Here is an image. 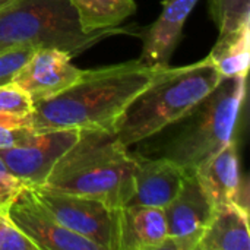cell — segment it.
<instances>
[{"mask_svg":"<svg viewBox=\"0 0 250 250\" xmlns=\"http://www.w3.org/2000/svg\"><path fill=\"white\" fill-rule=\"evenodd\" d=\"M32 45H16L0 51V85L13 81L16 72L23 66V63L34 53Z\"/></svg>","mask_w":250,"mask_h":250,"instance_id":"cell-21","label":"cell"},{"mask_svg":"<svg viewBox=\"0 0 250 250\" xmlns=\"http://www.w3.org/2000/svg\"><path fill=\"white\" fill-rule=\"evenodd\" d=\"M120 28L85 34L70 0H15L0 9V51L16 45L57 48L72 59Z\"/></svg>","mask_w":250,"mask_h":250,"instance_id":"cell-5","label":"cell"},{"mask_svg":"<svg viewBox=\"0 0 250 250\" xmlns=\"http://www.w3.org/2000/svg\"><path fill=\"white\" fill-rule=\"evenodd\" d=\"M211 13L220 35L237 31L250 23V0H211Z\"/></svg>","mask_w":250,"mask_h":250,"instance_id":"cell-18","label":"cell"},{"mask_svg":"<svg viewBox=\"0 0 250 250\" xmlns=\"http://www.w3.org/2000/svg\"><path fill=\"white\" fill-rule=\"evenodd\" d=\"M83 70L72 63V57L57 48L38 47L16 72L13 81L19 85L34 103L48 100L82 76Z\"/></svg>","mask_w":250,"mask_h":250,"instance_id":"cell-10","label":"cell"},{"mask_svg":"<svg viewBox=\"0 0 250 250\" xmlns=\"http://www.w3.org/2000/svg\"><path fill=\"white\" fill-rule=\"evenodd\" d=\"M42 186L122 208L133 195V157L114 136L88 132Z\"/></svg>","mask_w":250,"mask_h":250,"instance_id":"cell-3","label":"cell"},{"mask_svg":"<svg viewBox=\"0 0 250 250\" xmlns=\"http://www.w3.org/2000/svg\"><path fill=\"white\" fill-rule=\"evenodd\" d=\"M199 0H163L161 15L144 31L142 59L152 66L166 67L182 38L188 16Z\"/></svg>","mask_w":250,"mask_h":250,"instance_id":"cell-13","label":"cell"},{"mask_svg":"<svg viewBox=\"0 0 250 250\" xmlns=\"http://www.w3.org/2000/svg\"><path fill=\"white\" fill-rule=\"evenodd\" d=\"M12 1H15V0H0V9H1V7H6V6L10 4Z\"/></svg>","mask_w":250,"mask_h":250,"instance_id":"cell-24","label":"cell"},{"mask_svg":"<svg viewBox=\"0 0 250 250\" xmlns=\"http://www.w3.org/2000/svg\"><path fill=\"white\" fill-rule=\"evenodd\" d=\"M0 250H38L13 224L7 214H0Z\"/></svg>","mask_w":250,"mask_h":250,"instance_id":"cell-22","label":"cell"},{"mask_svg":"<svg viewBox=\"0 0 250 250\" xmlns=\"http://www.w3.org/2000/svg\"><path fill=\"white\" fill-rule=\"evenodd\" d=\"M7 215L38 250H103L92 240L63 227L40 202L32 186L19 193Z\"/></svg>","mask_w":250,"mask_h":250,"instance_id":"cell-8","label":"cell"},{"mask_svg":"<svg viewBox=\"0 0 250 250\" xmlns=\"http://www.w3.org/2000/svg\"><path fill=\"white\" fill-rule=\"evenodd\" d=\"M45 209L67 230L92 240L103 250H117L119 209L88 196L72 195L47 186H32Z\"/></svg>","mask_w":250,"mask_h":250,"instance_id":"cell-6","label":"cell"},{"mask_svg":"<svg viewBox=\"0 0 250 250\" xmlns=\"http://www.w3.org/2000/svg\"><path fill=\"white\" fill-rule=\"evenodd\" d=\"M214 214V207L193 174L164 208L167 223L166 250H196Z\"/></svg>","mask_w":250,"mask_h":250,"instance_id":"cell-9","label":"cell"},{"mask_svg":"<svg viewBox=\"0 0 250 250\" xmlns=\"http://www.w3.org/2000/svg\"><path fill=\"white\" fill-rule=\"evenodd\" d=\"M221 79L223 75L209 56L180 67H161L130 103L113 136L125 146L155 136L188 116Z\"/></svg>","mask_w":250,"mask_h":250,"instance_id":"cell-2","label":"cell"},{"mask_svg":"<svg viewBox=\"0 0 250 250\" xmlns=\"http://www.w3.org/2000/svg\"><path fill=\"white\" fill-rule=\"evenodd\" d=\"M86 135L88 130L76 127L35 130L18 145L0 149V161L28 185L42 186L57 163Z\"/></svg>","mask_w":250,"mask_h":250,"instance_id":"cell-7","label":"cell"},{"mask_svg":"<svg viewBox=\"0 0 250 250\" xmlns=\"http://www.w3.org/2000/svg\"><path fill=\"white\" fill-rule=\"evenodd\" d=\"M34 111L32 98L15 82L0 85V114L29 116Z\"/></svg>","mask_w":250,"mask_h":250,"instance_id":"cell-20","label":"cell"},{"mask_svg":"<svg viewBox=\"0 0 250 250\" xmlns=\"http://www.w3.org/2000/svg\"><path fill=\"white\" fill-rule=\"evenodd\" d=\"M35 132L31 114L29 116H10L0 114V149H7Z\"/></svg>","mask_w":250,"mask_h":250,"instance_id":"cell-19","label":"cell"},{"mask_svg":"<svg viewBox=\"0 0 250 250\" xmlns=\"http://www.w3.org/2000/svg\"><path fill=\"white\" fill-rule=\"evenodd\" d=\"M76 10L81 29L92 34L117 28L136 12L135 0H70Z\"/></svg>","mask_w":250,"mask_h":250,"instance_id":"cell-16","label":"cell"},{"mask_svg":"<svg viewBox=\"0 0 250 250\" xmlns=\"http://www.w3.org/2000/svg\"><path fill=\"white\" fill-rule=\"evenodd\" d=\"M246 97V76L223 78L188 116L180 127L170 136L161 157L179 164L188 174L230 141Z\"/></svg>","mask_w":250,"mask_h":250,"instance_id":"cell-4","label":"cell"},{"mask_svg":"<svg viewBox=\"0 0 250 250\" xmlns=\"http://www.w3.org/2000/svg\"><path fill=\"white\" fill-rule=\"evenodd\" d=\"M212 207L237 204L248 209V185L240 176V161L234 141H230L193 173Z\"/></svg>","mask_w":250,"mask_h":250,"instance_id":"cell-12","label":"cell"},{"mask_svg":"<svg viewBox=\"0 0 250 250\" xmlns=\"http://www.w3.org/2000/svg\"><path fill=\"white\" fill-rule=\"evenodd\" d=\"M0 170H6V167H4V164H3L1 161H0ZM6 171H7V170H6Z\"/></svg>","mask_w":250,"mask_h":250,"instance_id":"cell-25","label":"cell"},{"mask_svg":"<svg viewBox=\"0 0 250 250\" xmlns=\"http://www.w3.org/2000/svg\"><path fill=\"white\" fill-rule=\"evenodd\" d=\"M209 59L223 78L248 76L250 63V23H245L234 32L218 37Z\"/></svg>","mask_w":250,"mask_h":250,"instance_id":"cell-17","label":"cell"},{"mask_svg":"<svg viewBox=\"0 0 250 250\" xmlns=\"http://www.w3.org/2000/svg\"><path fill=\"white\" fill-rule=\"evenodd\" d=\"M26 186L31 185L6 170H0V214L9 212V208Z\"/></svg>","mask_w":250,"mask_h":250,"instance_id":"cell-23","label":"cell"},{"mask_svg":"<svg viewBox=\"0 0 250 250\" xmlns=\"http://www.w3.org/2000/svg\"><path fill=\"white\" fill-rule=\"evenodd\" d=\"M160 69L136 59L83 70L79 81L63 92L34 103L32 126L35 130L76 127L113 136L130 103Z\"/></svg>","mask_w":250,"mask_h":250,"instance_id":"cell-1","label":"cell"},{"mask_svg":"<svg viewBox=\"0 0 250 250\" xmlns=\"http://www.w3.org/2000/svg\"><path fill=\"white\" fill-rule=\"evenodd\" d=\"M133 157V195L127 205H148L166 208L180 192L188 174L179 164L166 158Z\"/></svg>","mask_w":250,"mask_h":250,"instance_id":"cell-11","label":"cell"},{"mask_svg":"<svg viewBox=\"0 0 250 250\" xmlns=\"http://www.w3.org/2000/svg\"><path fill=\"white\" fill-rule=\"evenodd\" d=\"M196 250H250L248 209L237 204L214 207L209 226Z\"/></svg>","mask_w":250,"mask_h":250,"instance_id":"cell-15","label":"cell"},{"mask_svg":"<svg viewBox=\"0 0 250 250\" xmlns=\"http://www.w3.org/2000/svg\"><path fill=\"white\" fill-rule=\"evenodd\" d=\"M166 245L164 208L133 204L119 209L117 250H163Z\"/></svg>","mask_w":250,"mask_h":250,"instance_id":"cell-14","label":"cell"}]
</instances>
